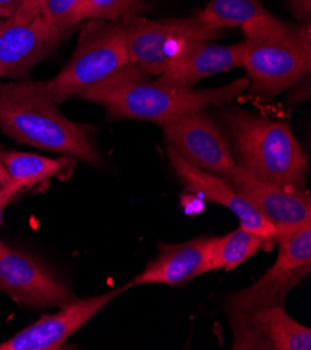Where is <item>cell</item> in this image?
Segmentation results:
<instances>
[{
    "instance_id": "6",
    "label": "cell",
    "mask_w": 311,
    "mask_h": 350,
    "mask_svg": "<svg viewBox=\"0 0 311 350\" xmlns=\"http://www.w3.org/2000/svg\"><path fill=\"white\" fill-rule=\"evenodd\" d=\"M122 23L126 32L129 63L157 77L165 72L186 42L214 41L224 35L222 29L205 27L197 16L150 20L130 14Z\"/></svg>"
},
{
    "instance_id": "18",
    "label": "cell",
    "mask_w": 311,
    "mask_h": 350,
    "mask_svg": "<svg viewBox=\"0 0 311 350\" xmlns=\"http://www.w3.org/2000/svg\"><path fill=\"white\" fill-rule=\"evenodd\" d=\"M273 240L265 239L260 233L245 226L215 237L211 249V271L225 269L232 271L240 264L252 258L256 253L267 246H272Z\"/></svg>"
},
{
    "instance_id": "23",
    "label": "cell",
    "mask_w": 311,
    "mask_h": 350,
    "mask_svg": "<svg viewBox=\"0 0 311 350\" xmlns=\"http://www.w3.org/2000/svg\"><path fill=\"white\" fill-rule=\"evenodd\" d=\"M289 5L293 10V14L301 23H310V13H311V0H289Z\"/></svg>"
},
{
    "instance_id": "16",
    "label": "cell",
    "mask_w": 311,
    "mask_h": 350,
    "mask_svg": "<svg viewBox=\"0 0 311 350\" xmlns=\"http://www.w3.org/2000/svg\"><path fill=\"white\" fill-rule=\"evenodd\" d=\"M243 42L224 46L214 41H189L158 79L170 85L191 88L205 77L243 67Z\"/></svg>"
},
{
    "instance_id": "1",
    "label": "cell",
    "mask_w": 311,
    "mask_h": 350,
    "mask_svg": "<svg viewBox=\"0 0 311 350\" xmlns=\"http://www.w3.org/2000/svg\"><path fill=\"white\" fill-rule=\"evenodd\" d=\"M249 90L247 77L208 90L176 87L144 73L127 63L118 73L91 87L80 98L98 103L108 119L146 120L162 126L179 115L221 107Z\"/></svg>"
},
{
    "instance_id": "26",
    "label": "cell",
    "mask_w": 311,
    "mask_h": 350,
    "mask_svg": "<svg viewBox=\"0 0 311 350\" xmlns=\"http://www.w3.org/2000/svg\"><path fill=\"white\" fill-rule=\"evenodd\" d=\"M0 190H2V189H0Z\"/></svg>"
},
{
    "instance_id": "17",
    "label": "cell",
    "mask_w": 311,
    "mask_h": 350,
    "mask_svg": "<svg viewBox=\"0 0 311 350\" xmlns=\"http://www.w3.org/2000/svg\"><path fill=\"white\" fill-rule=\"evenodd\" d=\"M2 163L12 183H18L24 189L52 178H70L76 167V161L70 157L57 159L20 151H2Z\"/></svg>"
},
{
    "instance_id": "7",
    "label": "cell",
    "mask_w": 311,
    "mask_h": 350,
    "mask_svg": "<svg viewBox=\"0 0 311 350\" xmlns=\"http://www.w3.org/2000/svg\"><path fill=\"white\" fill-rule=\"evenodd\" d=\"M273 241L278 244L275 264L257 282L229 295L228 311L249 312L269 306H284L289 292L308 275L311 269V224L288 232H276Z\"/></svg>"
},
{
    "instance_id": "8",
    "label": "cell",
    "mask_w": 311,
    "mask_h": 350,
    "mask_svg": "<svg viewBox=\"0 0 311 350\" xmlns=\"http://www.w3.org/2000/svg\"><path fill=\"white\" fill-rule=\"evenodd\" d=\"M63 33L42 14L37 0H27L10 17L0 18V79L24 80L44 60Z\"/></svg>"
},
{
    "instance_id": "20",
    "label": "cell",
    "mask_w": 311,
    "mask_h": 350,
    "mask_svg": "<svg viewBox=\"0 0 311 350\" xmlns=\"http://www.w3.org/2000/svg\"><path fill=\"white\" fill-rule=\"evenodd\" d=\"M141 0H83L80 18L83 21L103 20L122 21L130 14H135Z\"/></svg>"
},
{
    "instance_id": "22",
    "label": "cell",
    "mask_w": 311,
    "mask_h": 350,
    "mask_svg": "<svg viewBox=\"0 0 311 350\" xmlns=\"http://www.w3.org/2000/svg\"><path fill=\"white\" fill-rule=\"evenodd\" d=\"M24 187L18 183H12L6 187H3L0 190V226H2V221H3V214H5V209L8 206V204L10 202V200L18 193L21 191Z\"/></svg>"
},
{
    "instance_id": "3",
    "label": "cell",
    "mask_w": 311,
    "mask_h": 350,
    "mask_svg": "<svg viewBox=\"0 0 311 350\" xmlns=\"http://www.w3.org/2000/svg\"><path fill=\"white\" fill-rule=\"evenodd\" d=\"M219 120L239 167L261 180L306 190L308 158L289 124L230 102L221 105Z\"/></svg>"
},
{
    "instance_id": "9",
    "label": "cell",
    "mask_w": 311,
    "mask_h": 350,
    "mask_svg": "<svg viewBox=\"0 0 311 350\" xmlns=\"http://www.w3.org/2000/svg\"><path fill=\"white\" fill-rule=\"evenodd\" d=\"M167 147L191 165L229 179L236 167L222 127L204 109L179 115L162 124Z\"/></svg>"
},
{
    "instance_id": "11",
    "label": "cell",
    "mask_w": 311,
    "mask_h": 350,
    "mask_svg": "<svg viewBox=\"0 0 311 350\" xmlns=\"http://www.w3.org/2000/svg\"><path fill=\"white\" fill-rule=\"evenodd\" d=\"M233 329L232 349L310 350L311 329L285 311L269 306L249 312L228 311Z\"/></svg>"
},
{
    "instance_id": "14",
    "label": "cell",
    "mask_w": 311,
    "mask_h": 350,
    "mask_svg": "<svg viewBox=\"0 0 311 350\" xmlns=\"http://www.w3.org/2000/svg\"><path fill=\"white\" fill-rule=\"evenodd\" d=\"M167 157L172 167L190 191L228 208L239 218L240 226L254 230L265 239H275V226L257 211L246 197L237 191L229 179L191 165L170 147H167Z\"/></svg>"
},
{
    "instance_id": "2",
    "label": "cell",
    "mask_w": 311,
    "mask_h": 350,
    "mask_svg": "<svg viewBox=\"0 0 311 350\" xmlns=\"http://www.w3.org/2000/svg\"><path fill=\"white\" fill-rule=\"evenodd\" d=\"M0 130L18 144L59 152L100 165L95 127L67 119L41 81L18 80L0 85Z\"/></svg>"
},
{
    "instance_id": "25",
    "label": "cell",
    "mask_w": 311,
    "mask_h": 350,
    "mask_svg": "<svg viewBox=\"0 0 311 350\" xmlns=\"http://www.w3.org/2000/svg\"><path fill=\"white\" fill-rule=\"evenodd\" d=\"M0 154H2V148H0ZM9 185H12V182H10V179L8 176V173L5 170L3 163H2V158H0V189H3L6 186H9Z\"/></svg>"
},
{
    "instance_id": "12",
    "label": "cell",
    "mask_w": 311,
    "mask_h": 350,
    "mask_svg": "<svg viewBox=\"0 0 311 350\" xmlns=\"http://www.w3.org/2000/svg\"><path fill=\"white\" fill-rule=\"evenodd\" d=\"M130 288L131 286L127 284L99 296L76 299L75 301L60 307L56 314L41 317L37 323L31 324L10 339L0 343V350L60 349L68 338L91 321L103 307H107L113 299Z\"/></svg>"
},
{
    "instance_id": "15",
    "label": "cell",
    "mask_w": 311,
    "mask_h": 350,
    "mask_svg": "<svg viewBox=\"0 0 311 350\" xmlns=\"http://www.w3.org/2000/svg\"><path fill=\"white\" fill-rule=\"evenodd\" d=\"M213 241L214 236H200L179 244L161 243L158 256L129 285L131 288L146 284L179 286L210 272Z\"/></svg>"
},
{
    "instance_id": "10",
    "label": "cell",
    "mask_w": 311,
    "mask_h": 350,
    "mask_svg": "<svg viewBox=\"0 0 311 350\" xmlns=\"http://www.w3.org/2000/svg\"><path fill=\"white\" fill-rule=\"evenodd\" d=\"M0 291L31 308L63 307L77 297L60 278L33 257L0 240Z\"/></svg>"
},
{
    "instance_id": "19",
    "label": "cell",
    "mask_w": 311,
    "mask_h": 350,
    "mask_svg": "<svg viewBox=\"0 0 311 350\" xmlns=\"http://www.w3.org/2000/svg\"><path fill=\"white\" fill-rule=\"evenodd\" d=\"M261 0H210L197 18L211 29L243 27L264 14Z\"/></svg>"
},
{
    "instance_id": "5",
    "label": "cell",
    "mask_w": 311,
    "mask_h": 350,
    "mask_svg": "<svg viewBox=\"0 0 311 350\" xmlns=\"http://www.w3.org/2000/svg\"><path fill=\"white\" fill-rule=\"evenodd\" d=\"M129 63L126 32L122 21L90 20L83 25L76 51L60 73L41 81L56 103L81 96L91 87L109 79Z\"/></svg>"
},
{
    "instance_id": "4",
    "label": "cell",
    "mask_w": 311,
    "mask_h": 350,
    "mask_svg": "<svg viewBox=\"0 0 311 350\" xmlns=\"http://www.w3.org/2000/svg\"><path fill=\"white\" fill-rule=\"evenodd\" d=\"M241 29L245 33L243 67L256 99L269 102L308 76L310 23L289 24L265 12Z\"/></svg>"
},
{
    "instance_id": "24",
    "label": "cell",
    "mask_w": 311,
    "mask_h": 350,
    "mask_svg": "<svg viewBox=\"0 0 311 350\" xmlns=\"http://www.w3.org/2000/svg\"><path fill=\"white\" fill-rule=\"evenodd\" d=\"M27 0H0V18L10 17Z\"/></svg>"
},
{
    "instance_id": "13",
    "label": "cell",
    "mask_w": 311,
    "mask_h": 350,
    "mask_svg": "<svg viewBox=\"0 0 311 350\" xmlns=\"http://www.w3.org/2000/svg\"><path fill=\"white\" fill-rule=\"evenodd\" d=\"M229 180L275 226L276 232H288L311 224V201L307 190L261 180L237 165Z\"/></svg>"
},
{
    "instance_id": "21",
    "label": "cell",
    "mask_w": 311,
    "mask_h": 350,
    "mask_svg": "<svg viewBox=\"0 0 311 350\" xmlns=\"http://www.w3.org/2000/svg\"><path fill=\"white\" fill-rule=\"evenodd\" d=\"M42 14L64 35L81 24L83 0H37Z\"/></svg>"
}]
</instances>
